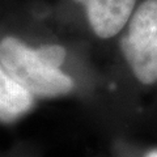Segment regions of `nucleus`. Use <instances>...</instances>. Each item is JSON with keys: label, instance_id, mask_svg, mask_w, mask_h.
<instances>
[{"label": "nucleus", "instance_id": "f257e3e1", "mask_svg": "<svg viewBox=\"0 0 157 157\" xmlns=\"http://www.w3.org/2000/svg\"><path fill=\"white\" fill-rule=\"evenodd\" d=\"M0 63L9 76L33 97H58L70 93L73 88V81L60 68L47 64L37 48L28 47L14 37L0 41Z\"/></svg>", "mask_w": 157, "mask_h": 157}, {"label": "nucleus", "instance_id": "f03ea898", "mask_svg": "<svg viewBox=\"0 0 157 157\" xmlns=\"http://www.w3.org/2000/svg\"><path fill=\"white\" fill-rule=\"evenodd\" d=\"M121 48L137 80L157 81V0H145L131 16Z\"/></svg>", "mask_w": 157, "mask_h": 157}, {"label": "nucleus", "instance_id": "7ed1b4c3", "mask_svg": "<svg viewBox=\"0 0 157 157\" xmlns=\"http://www.w3.org/2000/svg\"><path fill=\"white\" fill-rule=\"evenodd\" d=\"M86 7L90 28L97 37L111 38L130 21L136 0H76Z\"/></svg>", "mask_w": 157, "mask_h": 157}, {"label": "nucleus", "instance_id": "20e7f679", "mask_svg": "<svg viewBox=\"0 0 157 157\" xmlns=\"http://www.w3.org/2000/svg\"><path fill=\"white\" fill-rule=\"evenodd\" d=\"M34 97L9 76L0 63V122L11 123L33 107Z\"/></svg>", "mask_w": 157, "mask_h": 157}, {"label": "nucleus", "instance_id": "39448f33", "mask_svg": "<svg viewBox=\"0 0 157 157\" xmlns=\"http://www.w3.org/2000/svg\"><path fill=\"white\" fill-rule=\"evenodd\" d=\"M37 51L43 60L47 64H50L55 68H60L66 59V50L62 46L58 45H48V46H43L37 48Z\"/></svg>", "mask_w": 157, "mask_h": 157}, {"label": "nucleus", "instance_id": "423d86ee", "mask_svg": "<svg viewBox=\"0 0 157 157\" xmlns=\"http://www.w3.org/2000/svg\"><path fill=\"white\" fill-rule=\"evenodd\" d=\"M145 157H157V149H156V151H152V152H149V153Z\"/></svg>", "mask_w": 157, "mask_h": 157}]
</instances>
